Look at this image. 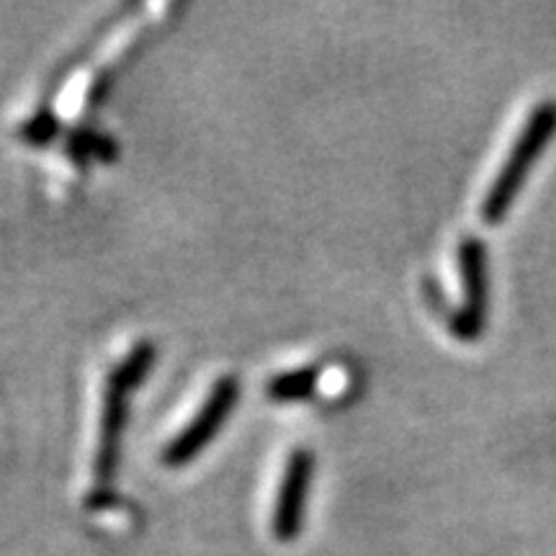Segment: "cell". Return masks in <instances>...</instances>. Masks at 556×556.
Masks as SVG:
<instances>
[{"label": "cell", "instance_id": "4", "mask_svg": "<svg viewBox=\"0 0 556 556\" xmlns=\"http://www.w3.org/2000/svg\"><path fill=\"white\" fill-rule=\"evenodd\" d=\"M309 482L312 454H307V451H294L287 462V469H283V479L278 484V497L274 505V533L281 541H291L296 536Z\"/></svg>", "mask_w": 556, "mask_h": 556}, {"label": "cell", "instance_id": "1", "mask_svg": "<svg viewBox=\"0 0 556 556\" xmlns=\"http://www.w3.org/2000/svg\"><path fill=\"white\" fill-rule=\"evenodd\" d=\"M556 135V101H544L528 116L523 131L513 144L510 155H507L503 170L497 173L495 184L486 191L482 201V219L486 225H500L507 217L516 199L523 191L528 176H531L533 165L544 155L548 142Z\"/></svg>", "mask_w": 556, "mask_h": 556}, {"label": "cell", "instance_id": "2", "mask_svg": "<svg viewBox=\"0 0 556 556\" xmlns=\"http://www.w3.org/2000/svg\"><path fill=\"white\" fill-rule=\"evenodd\" d=\"M235 400H238V381L232 377L219 379L217 384L208 389V397L204 405L197 409V415L186 422L184 428L178 430V435L173 438L168 446L163 448V462L170 464V467H180V464H189L193 456L204 448L217 433L225 417L232 409Z\"/></svg>", "mask_w": 556, "mask_h": 556}, {"label": "cell", "instance_id": "3", "mask_svg": "<svg viewBox=\"0 0 556 556\" xmlns=\"http://www.w3.org/2000/svg\"><path fill=\"white\" fill-rule=\"evenodd\" d=\"M458 268H462L464 304L454 317V332L462 340L482 336L490 309V270H486V248L479 238H467L458 248Z\"/></svg>", "mask_w": 556, "mask_h": 556}]
</instances>
